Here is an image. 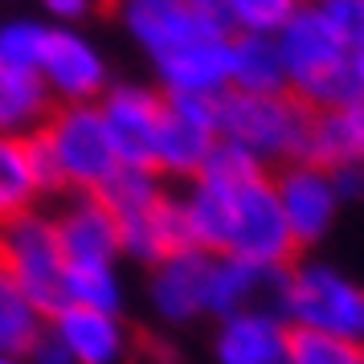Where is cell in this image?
<instances>
[{"label": "cell", "mask_w": 364, "mask_h": 364, "mask_svg": "<svg viewBox=\"0 0 364 364\" xmlns=\"http://www.w3.org/2000/svg\"><path fill=\"white\" fill-rule=\"evenodd\" d=\"M33 148L50 200L66 193H102V184L119 172V156L99 115V102L53 107L46 127L33 135Z\"/></svg>", "instance_id": "cell-1"}, {"label": "cell", "mask_w": 364, "mask_h": 364, "mask_svg": "<svg viewBox=\"0 0 364 364\" xmlns=\"http://www.w3.org/2000/svg\"><path fill=\"white\" fill-rule=\"evenodd\" d=\"M282 70H287V90L303 99L311 111H331V107H356L352 74H348V46L336 37L323 13L307 0L295 17L274 33Z\"/></svg>", "instance_id": "cell-2"}, {"label": "cell", "mask_w": 364, "mask_h": 364, "mask_svg": "<svg viewBox=\"0 0 364 364\" xmlns=\"http://www.w3.org/2000/svg\"><path fill=\"white\" fill-rule=\"evenodd\" d=\"M274 311L295 331L360 340L364 336V287L348 274L344 266L328 262V258L299 254L295 262L282 270Z\"/></svg>", "instance_id": "cell-3"}, {"label": "cell", "mask_w": 364, "mask_h": 364, "mask_svg": "<svg viewBox=\"0 0 364 364\" xmlns=\"http://www.w3.org/2000/svg\"><path fill=\"white\" fill-rule=\"evenodd\" d=\"M217 123H221V139L246 148L258 164L274 172V168L291 164V160H303L311 107L295 99L291 90H279V95L225 90L217 99Z\"/></svg>", "instance_id": "cell-4"}, {"label": "cell", "mask_w": 364, "mask_h": 364, "mask_svg": "<svg viewBox=\"0 0 364 364\" xmlns=\"http://www.w3.org/2000/svg\"><path fill=\"white\" fill-rule=\"evenodd\" d=\"M225 188H230V209H225V250L221 254L262 266V270H287L299 258V246L282 217L270 172L250 176L242 184H225Z\"/></svg>", "instance_id": "cell-5"}, {"label": "cell", "mask_w": 364, "mask_h": 364, "mask_svg": "<svg viewBox=\"0 0 364 364\" xmlns=\"http://www.w3.org/2000/svg\"><path fill=\"white\" fill-rule=\"evenodd\" d=\"M0 270L17 282L46 315H53L66 303L62 299L66 254H62L58 225H53L50 209H33V213L0 225Z\"/></svg>", "instance_id": "cell-6"}, {"label": "cell", "mask_w": 364, "mask_h": 364, "mask_svg": "<svg viewBox=\"0 0 364 364\" xmlns=\"http://www.w3.org/2000/svg\"><path fill=\"white\" fill-rule=\"evenodd\" d=\"M119 25L135 41V50L148 62H160L168 53L188 50L197 41L230 37L225 21L200 9L197 0H115Z\"/></svg>", "instance_id": "cell-7"}, {"label": "cell", "mask_w": 364, "mask_h": 364, "mask_svg": "<svg viewBox=\"0 0 364 364\" xmlns=\"http://www.w3.org/2000/svg\"><path fill=\"white\" fill-rule=\"evenodd\" d=\"M217 144H221L217 99H168L164 95V119H160L151 168L168 184L197 181Z\"/></svg>", "instance_id": "cell-8"}, {"label": "cell", "mask_w": 364, "mask_h": 364, "mask_svg": "<svg viewBox=\"0 0 364 364\" xmlns=\"http://www.w3.org/2000/svg\"><path fill=\"white\" fill-rule=\"evenodd\" d=\"M270 181H274L282 217L291 225L299 254L328 242V233L336 230V221L344 213V200L336 193V181H331L328 168L311 164V160H291V164L274 168Z\"/></svg>", "instance_id": "cell-9"}, {"label": "cell", "mask_w": 364, "mask_h": 364, "mask_svg": "<svg viewBox=\"0 0 364 364\" xmlns=\"http://www.w3.org/2000/svg\"><path fill=\"white\" fill-rule=\"evenodd\" d=\"M99 115L107 123V135L115 144V156L123 168H151L156 160V135L164 119V95L156 82H132L115 78L99 99Z\"/></svg>", "instance_id": "cell-10"}, {"label": "cell", "mask_w": 364, "mask_h": 364, "mask_svg": "<svg viewBox=\"0 0 364 364\" xmlns=\"http://www.w3.org/2000/svg\"><path fill=\"white\" fill-rule=\"evenodd\" d=\"M41 82L50 86V95L58 107H78V102H99L107 95L111 78V62L99 50V41L82 29L70 25H53L46 58H41Z\"/></svg>", "instance_id": "cell-11"}, {"label": "cell", "mask_w": 364, "mask_h": 364, "mask_svg": "<svg viewBox=\"0 0 364 364\" xmlns=\"http://www.w3.org/2000/svg\"><path fill=\"white\" fill-rule=\"evenodd\" d=\"M209 270L213 254L176 250L148 270V307L164 328H193L209 319Z\"/></svg>", "instance_id": "cell-12"}, {"label": "cell", "mask_w": 364, "mask_h": 364, "mask_svg": "<svg viewBox=\"0 0 364 364\" xmlns=\"http://www.w3.org/2000/svg\"><path fill=\"white\" fill-rule=\"evenodd\" d=\"M53 225L66 254V266L82 262H123L119 254V221L99 193H66L53 200Z\"/></svg>", "instance_id": "cell-13"}, {"label": "cell", "mask_w": 364, "mask_h": 364, "mask_svg": "<svg viewBox=\"0 0 364 364\" xmlns=\"http://www.w3.org/2000/svg\"><path fill=\"white\" fill-rule=\"evenodd\" d=\"M291 323L274 307H246L217 319L213 364H287Z\"/></svg>", "instance_id": "cell-14"}, {"label": "cell", "mask_w": 364, "mask_h": 364, "mask_svg": "<svg viewBox=\"0 0 364 364\" xmlns=\"http://www.w3.org/2000/svg\"><path fill=\"white\" fill-rule=\"evenodd\" d=\"M50 336L66 348L74 364H123L135 344L123 315L70 307V303L50 315Z\"/></svg>", "instance_id": "cell-15"}, {"label": "cell", "mask_w": 364, "mask_h": 364, "mask_svg": "<svg viewBox=\"0 0 364 364\" xmlns=\"http://www.w3.org/2000/svg\"><path fill=\"white\" fill-rule=\"evenodd\" d=\"M230 37L197 41L188 50H176L160 62H151L160 95H168V99H221L230 90Z\"/></svg>", "instance_id": "cell-16"}, {"label": "cell", "mask_w": 364, "mask_h": 364, "mask_svg": "<svg viewBox=\"0 0 364 364\" xmlns=\"http://www.w3.org/2000/svg\"><path fill=\"white\" fill-rule=\"evenodd\" d=\"M279 279L282 270H262L230 254H213L209 270V319H225L246 307H274L279 299Z\"/></svg>", "instance_id": "cell-17"}, {"label": "cell", "mask_w": 364, "mask_h": 364, "mask_svg": "<svg viewBox=\"0 0 364 364\" xmlns=\"http://www.w3.org/2000/svg\"><path fill=\"white\" fill-rule=\"evenodd\" d=\"M115 221H119V254L127 262L144 266V270L164 262L168 254L184 250L181 217H176V188L160 205H151V209L132 213V217H115Z\"/></svg>", "instance_id": "cell-18"}, {"label": "cell", "mask_w": 364, "mask_h": 364, "mask_svg": "<svg viewBox=\"0 0 364 364\" xmlns=\"http://www.w3.org/2000/svg\"><path fill=\"white\" fill-rule=\"evenodd\" d=\"M50 200L33 139L0 135V225L33 213Z\"/></svg>", "instance_id": "cell-19"}, {"label": "cell", "mask_w": 364, "mask_h": 364, "mask_svg": "<svg viewBox=\"0 0 364 364\" xmlns=\"http://www.w3.org/2000/svg\"><path fill=\"white\" fill-rule=\"evenodd\" d=\"M53 95L37 70H4L0 74V135L33 139L53 115Z\"/></svg>", "instance_id": "cell-20"}, {"label": "cell", "mask_w": 364, "mask_h": 364, "mask_svg": "<svg viewBox=\"0 0 364 364\" xmlns=\"http://www.w3.org/2000/svg\"><path fill=\"white\" fill-rule=\"evenodd\" d=\"M230 90H237V95H279V90H287V70H282L274 37H230Z\"/></svg>", "instance_id": "cell-21"}, {"label": "cell", "mask_w": 364, "mask_h": 364, "mask_svg": "<svg viewBox=\"0 0 364 364\" xmlns=\"http://www.w3.org/2000/svg\"><path fill=\"white\" fill-rule=\"evenodd\" d=\"M303 160L319 168H344L360 160V115L356 107H331V111H311L307 127V148Z\"/></svg>", "instance_id": "cell-22"}, {"label": "cell", "mask_w": 364, "mask_h": 364, "mask_svg": "<svg viewBox=\"0 0 364 364\" xmlns=\"http://www.w3.org/2000/svg\"><path fill=\"white\" fill-rule=\"evenodd\" d=\"M50 315L0 270V356H29L33 344L46 336Z\"/></svg>", "instance_id": "cell-23"}, {"label": "cell", "mask_w": 364, "mask_h": 364, "mask_svg": "<svg viewBox=\"0 0 364 364\" xmlns=\"http://www.w3.org/2000/svg\"><path fill=\"white\" fill-rule=\"evenodd\" d=\"M62 299H66L70 307H90V311L123 315V307H127V282L119 274V262L66 266ZM66 303H62V307H66Z\"/></svg>", "instance_id": "cell-24"}, {"label": "cell", "mask_w": 364, "mask_h": 364, "mask_svg": "<svg viewBox=\"0 0 364 364\" xmlns=\"http://www.w3.org/2000/svg\"><path fill=\"white\" fill-rule=\"evenodd\" d=\"M168 193H172V184L156 168H123L119 164V172L102 184L99 197L107 200V209L115 217H132V213L151 209V205H160Z\"/></svg>", "instance_id": "cell-25"}, {"label": "cell", "mask_w": 364, "mask_h": 364, "mask_svg": "<svg viewBox=\"0 0 364 364\" xmlns=\"http://www.w3.org/2000/svg\"><path fill=\"white\" fill-rule=\"evenodd\" d=\"M53 25L41 17H13L0 25V62L4 70H37L46 58Z\"/></svg>", "instance_id": "cell-26"}, {"label": "cell", "mask_w": 364, "mask_h": 364, "mask_svg": "<svg viewBox=\"0 0 364 364\" xmlns=\"http://www.w3.org/2000/svg\"><path fill=\"white\" fill-rule=\"evenodd\" d=\"M307 0H225L221 21L230 33H258V37H274L303 9Z\"/></svg>", "instance_id": "cell-27"}, {"label": "cell", "mask_w": 364, "mask_h": 364, "mask_svg": "<svg viewBox=\"0 0 364 364\" xmlns=\"http://www.w3.org/2000/svg\"><path fill=\"white\" fill-rule=\"evenodd\" d=\"M287 364H364V344L360 340H340V336L291 328Z\"/></svg>", "instance_id": "cell-28"}, {"label": "cell", "mask_w": 364, "mask_h": 364, "mask_svg": "<svg viewBox=\"0 0 364 364\" xmlns=\"http://www.w3.org/2000/svg\"><path fill=\"white\" fill-rule=\"evenodd\" d=\"M315 9L323 13V21L348 50L364 46V0H315Z\"/></svg>", "instance_id": "cell-29"}, {"label": "cell", "mask_w": 364, "mask_h": 364, "mask_svg": "<svg viewBox=\"0 0 364 364\" xmlns=\"http://www.w3.org/2000/svg\"><path fill=\"white\" fill-rule=\"evenodd\" d=\"M41 13L50 25H70V29H82L86 21H95L99 13H107L115 0H37Z\"/></svg>", "instance_id": "cell-30"}, {"label": "cell", "mask_w": 364, "mask_h": 364, "mask_svg": "<svg viewBox=\"0 0 364 364\" xmlns=\"http://www.w3.org/2000/svg\"><path fill=\"white\" fill-rule=\"evenodd\" d=\"M331 181H336V193L344 200V209L356 205V200H364V160L344 164V168H331Z\"/></svg>", "instance_id": "cell-31"}, {"label": "cell", "mask_w": 364, "mask_h": 364, "mask_svg": "<svg viewBox=\"0 0 364 364\" xmlns=\"http://www.w3.org/2000/svg\"><path fill=\"white\" fill-rule=\"evenodd\" d=\"M25 364H74V360H70V352L58 344V340L50 336V328H46V336L33 344V352L25 356Z\"/></svg>", "instance_id": "cell-32"}, {"label": "cell", "mask_w": 364, "mask_h": 364, "mask_svg": "<svg viewBox=\"0 0 364 364\" xmlns=\"http://www.w3.org/2000/svg\"><path fill=\"white\" fill-rule=\"evenodd\" d=\"M348 74H352V90H356V107H364V46L348 53Z\"/></svg>", "instance_id": "cell-33"}, {"label": "cell", "mask_w": 364, "mask_h": 364, "mask_svg": "<svg viewBox=\"0 0 364 364\" xmlns=\"http://www.w3.org/2000/svg\"><path fill=\"white\" fill-rule=\"evenodd\" d=\"M200 9H209V13H213V17H221V9H225V0H197Z\"/></svg>", "instance_id": "cell-34"}, {"label": "cell", "mask_w": 364, "mask_h": 364, "mask_svg": "<svg viewBox=\"0 0 364 364\" xmlns=\"http://www.w3.org/2000/svg\"><path fill=\"white\" fill-rule=\"evenodd\" d=\"M356 115H360V160H364V107H356Z\"/></svg>", "instance_id": "cell-35"}, {"label": "cell", "mask_w": 364, "mask_h": 364, "mask_svg": "<svg viewBox=\"0 0 364 364\" xmlns=\"http://www.w3.org/2000/svg\"><path fill=\"white\" fill-rule=\"evenodd\" d=\"M0 364H25L21 356H0Z\"/></svg>", "instance_id": "cell-36"}, {"label": "cell", "mask_w": 364, "mask_h": 364, "mask_svg": "<svg viewBox=\"0 0 364 364\" xmlns=\"http://www.w3.org/2000/svg\"><path fill=\"white\" fill-rule=\"evenodd\" d=\"M0 74H4V62H0Z\"/></svg>", "instance_id": "cell-37"}, {"label": "cell", "mask_w": 364, "mask_h": 364, "mask_svg": "<svg viewBox=\"0 0 364 364\" xmlns=\"http://www.w3.org/2000/svg\"><path fill=\"white\" fill-rule=\"evenodd\" d=\"M360 340H364V336H360Z\"/></svg>", "instance_id": "cell-38"}]
</instances>
